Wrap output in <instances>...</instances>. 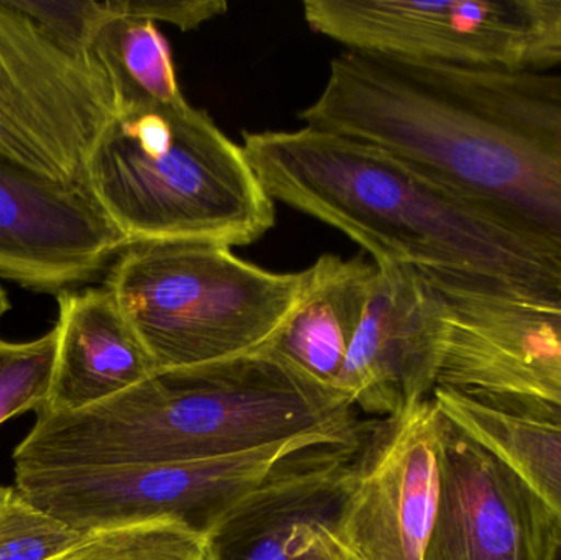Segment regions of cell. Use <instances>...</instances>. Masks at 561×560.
<instances>
[{
    "label": "cell",
    "mask_w": 561,
    "mask_h": 560,
    "mask_svg": "<svg viewBox=\"0 0 561 560\" xmlns=\"http://www.w3.org/2000/svg\"><path fill=\"white\" fill-rule=\"evenodd\" d=\"M527 23L524 69L561 65V0H517Z\"/></svg>",
    "instance_id": "cell-23"
},
{
    "label": "cell",
    "mask_w": 561,
    "mask_h": 560,
    "mask_svg": "<svg viewBox=\"0 0 561 560\" xmlns=\"http://www.w3.org/2000/svg\"><path fill=\"white\" fill-rule=\"evenodd\" d=\"M84 186L128 247L256 242L275 226L243 145L186 99L125 111L95 147Z\"/></svg>",
    "instance_id": "cell-4"
},
{
    "label": "cell",
    "mask_w": 561,
    "mask_h": 560,
    "mask_svg": "<svg viewBox=\"0 0 561 560\" xmlns=\"http://www.w3.org/2000/svg\"><path fill=\"white\" fill-rule=\"evenodd\" d=\"M358 430L304 434L250 453L186 462L15 470L36 508L79 535L173 516L210 536L273 483L356 449Z\"/></svg>",
    "instance_id": "cell-6"
},
{
    "label": "cell",
    "mask_w": 561,
    "mask_h": 560,
    "mask_svg": "<svg viewBox=\"0 0 561 560\" xmlns=\"http://www.w3.org/2000/svg\"><path fill=\"white\" fill-rule=\"evenodd\" d=\"M539 308L561 329V302L536 298Z\"/></svg>",
    "instance_id": "cell-25"
},
{
    "label": "cell",
    "mask_w": 561,
    "mask_h": 560,
    "mask_svg": "<svg viewBox=\"0 0 561 560\" xmlns=\"http://www.w3.org/2000/svg\"><path fill=\"white\" fill-rule=\"evenodd\" d=\"M421 272L444 305L437 387L517 398L561 413V329L536 298L467 273Z\"/></svg>",
    "instance_id": "cell-9"
},
{
    "label": "cell",
    "mask_w": 561,
    "mask_h": 560,
    "mask_svg": "<svg viewBox=\"0 0 561 560\" xmlns=\"http://www.w3.org/2000/svg\"><path fill=\"white\" fill-rule=\"evenodd\" d=\"M438 411L500 457L561 532V413L500 395L435 387Z\"/></svg>",
    "instance_id": "cell-17"
},
{
    "label": "cell",
    "mask_w": 561,
    "mask_h": 560,
    "mask_svg": "<svg viewBox=\"0 0 561 560\" xmlns=\"http://www.w3.org/2000/svg\"><path fill=\"white\" fill-rule=\"evenodd\" d=\"M58 332L30 342L0 339V424L26 411L38 413L49 397Z\"/></svg>",
    "instance_id": "cell-21"
},
{
    "label": "cell",
    "mask_w": 561,
    "mask_h": 560,
    "mask_svg": "<svg viewBox=\"0 0 561 560\" xmlns=\"http://www.w3.org/2000/svg\"><path fill=\"white\" fill-rule=\"evenodd\" d=\"M299 117L394 155L561 268V72L346 49Z\"/></svg>",
    "instance_id": "cell-1"
},
{
    "label": "cell",
    "mask_w": 561,
    "mask_h": 560,
    "mask_svg": "<svg viewBox=\"0 0 561 560\" xmlns=\"http://www.w3.org/2000/svg\"><path fill=\"white\" fill-rule=\"evenodd\" d=\"M313 32L355 52L470 68L519 69L527 23L517 0H306Z\"/></svg>",
    "instance_id": "cell-10"
},
{
    "label": "cell",
    "mask_w": 561,
    "mask_h": 560,
    "mask_svg": "<svg viewBox=\"0 0 561 560\" xmlns=\"http://www.w3.org/2000/svg\"><path fill=\"white\" fill-rule=\"evenodd\" d=\"M117 9L92 49L112 79L122 112L183 101L171 49L157 22L127 15L118 0Z\"/></svg>",
    "instance_id": "cell-18"
},
{
    "label": "cell",
    "mask_w": 561,
    "mask_h": 560,
    "mask_svg": "<svg viewBox=\"0 0 561 560\" xmlns=\"http://www.w3.org/2000/svg\"><path fill=\"white\" fill-rule=\"evenodd\" d=\"M59 560H220L213 536L173 516L85 535Z\"/></svg>",
    "instance_id": "cell-19"
},
{
    "label": "cell",
    "mask_w": 561,
    "mask_h": 560,
    "mask_svg": "<svg viewBox=\"0 0 561 560\" xmlns=\"http://www.w3.org/2000/svg\"><path fill=\"white\" fill-rule=\"evenodd\" d=\"M550 560H561V532L557 528L556 545H553Z\"/></svg>",
    "instance_id": "cell-27"
},
{
    "label": "cell",
    "mask_w": 561,
    "mask_h": 560,
    "mask_svg": "<svg viewBox=\"0 0 561 560\" xmlns=\"http://www.w3.org/2000/svg\"><path fill=\"white\" fill-rule=\"evenodd\" d=\"M310 270L312 278L302 298L259 352L310 384L342 395L336 384L365 315L376 265L363 256L343 260L329 253Z\"/></svg>",
    "instance_id": "cell-16"
},
{
    "label": "cell",
    "mask_w": 561,
    "mask_h": 560,
    "mask_svg": "<svg viewBox=\"0 0 561 560\" xmlns=\"http://www.w3.org/2000/svg\"><path fill=\"white\" fill-rule=\"evenodd\" d=\"M84 538L0 483V560H59Z\"/></svg>",
    "instance_id": "cell-20"
},
{
    "label": "cell",
    "mask_w": 561,
    "mask_h": 560,
    "mask_svg": "<svg viewBox=\"0 0 561 560\" xmlns=\"http://www.w3.org/2000/svg\"><path fill=\"white\" fill-rule=\"evenodd\" d=\"M330 532V528H329ZM330 536H332V533H330ZM333 539V536H332ZM333 546H335V560H356L353 559L352 556L348 555V552L343 551L342 548H340L339 545H336L335 539H333Z\"/></svg>",
    "instance_id": "cell-28"
},
{
    "label": "cell",
    "mask_w": 561,
    "mask_h": 560,
    "mask_svg": "<svg viewBox=\"0 0 561 560\" xmlns=\"http://www.w3.org/2000/svg\"><path fill=\"white\" fill-rule=\"evenodd\" d=\"M362 426L342 395L255 352L158 372L84 410L39 411L12 459L15 470L186 462Z\"/></svg>",
    "instance_id": "cell-3"
},
{
    "label": "cell",
    "mask_w": 561,
    "mask_h": 560,
    "mask_svg": "<svg viewBox=\"0 0 561 560\" xmlns=\"http://www.w3.org/2000/svg\"><path fill=\"white\" fill-rule=\"evenodd\" d=\"M127 247L84 184L49 180L0 153V278L58 296Z\"/></svg>",
    "instance_id": "cell-11"
},
{
    "label": "cell",
    "mask_w": 561,
    "mask_h": 560,
    "mask_svg": "<svg viewBox=\"0 0 561 560\" xmlns=\"http://www.w3.org/2000/svg\"><path fill=\"white\" fill-rule=\"evenodd\" d=\"M312 278L275 273L217 243H138L118 253L105 288L158 372L259 352Z\"/></svg>",
    "instance_id": "cell-5"
},
{
    "label": "cell",
    "mask_w": 561,
    "mask_h": 560,
    "mask_svg": "<svg viewBox=\"0 0 561 560\" xmlns=\"http://www.w3.org/2000/svg\"><path fill=\"white\" fill-rule=\"evenodd\" d=\"M55 329V372L48 401L39 411L84 410L158 374L153 358L105 286L58 295Z\"/></svg>",
    "instance_id": "cell-14"
},
{
    "label": "cell",
    "mask_w": 561,
    "mask_h": 560,
    "mask_svg": "<svg viewBox=\"0 0 561 560\" xmlns=\"http://www.w3.org/2000/svg\"><path fill=\"white\" fill-rule=\"evenodd\" d=\"M365 315L336 390L358 413L398 416L437 387L444 352V305L421 270L375 263Z\"/></svg>",
    "instance_id": "cell-12"
},
{
    "label": "cell",
    "mask_w": 561,
    "mask_h": 560,
    "mask_svg": "<svg viewBox=\"0 0 561 560\" xmlns=\"http://www.w3.org/2000/svg\"><path fill=\"white\" fill-rule=\"evenodd\" d=\"M118 3L127 15L171 23L181 30L196 28L229 9L220 0H118Z\"/></svg>",
    "instance_id": "cell-24"
},
{
    "label": "cell",
    "mask_w": 561,
    "mask_h": 560,
    "mask_svg": "<svg viewBox=\"0 0 561 560\" xmlns=\"http://www.w3.org/2000/svg\"><path fill=\"white\" fill-rule=\"evenodd\" d=\"M10 309L9 296L3 292L2 285H0V319L3 318L7 311Z\"/></svg>",
    "instance_id": "cell-26"
},
{
    "label": "cell",
    "mask_w": 561,
    "mask_h": 560,
    "mask_svg": "<svg viewBox=\"0 0 561 560\" xmlns=\"http://www.w3.org/2000/svg\"><path fill=\"white\" fill-rule=\"evenodd\" d=\"M440 472L424 560H550L557 526L549 513L500 457L444 414Z\"/></svg>",
    "instance_id": "cell-13"
},
{
    "label": "cell",
    "mask_w": 561,
    "mask_h": 560,
    "mask_svg": "<svg viewBox=\"0 0 561 560\" xmlns=\"http://www.w3.org/2000/svg\"><path fill=\"white\" fill-rule=\"evenodd\" d=\"M442 414L434 400L363 431L330 526L356 560H424L440 502Z\"/></svg>",
    "instance_id": "cell-8"
},
{
    "label": "cell",
    "mask_w": 561,
    "mask_h": 560,
    "mask_svg": "<svg viewBox=\"0 0 561 560\" xmlns=\"http://www.w3.org/2000/svg\"><path fill=\"white\" fill-rule=\"evenodd\" d=\"M19 5L69 52L92 53L102 26L117 15V0H16Z\"/></svg>",
    "instance_id": "cell-22"
},
{
    "label": "cell",
    "mask_w": 561,
    "mask_h": 560,
    "mask_svg": "<svg viewBox=\"0 0 561 560\" xmlns=\"http://www.w3.org/2000/svg\"><path fill=\"white\" fill-rule=\"evenodd\" d=\"M273 201L358 243L375 263L467 273L561 302V268L394 155L335 132H245Z\"/></svg>",
    "instance_id": "cell-2"
},
{
    "label": "cell",
    "mask_w": 561,
    "mask_h": 560,
    "mask_svg": "<svg viewBox=\"0 0 561 560\" xmlns=\"http://www.w3.org/2000/svg\"><path fill=\"white\" fill-rule=\"evenodd\" d=\"M121 112L94 52L62 48L16 0H0V153L49 180L84 184Z\"/></svg>",
    "instance_id": "cell-7"
},
{
    "label": "cell",
    "mask_w": 561,
    "mask_h": 560,
    "mask_svg": "<svg viewBox=\"0 0 561 560\" xmlns=\"http://www.w3.org/2000/svg\"><path fill=\"white\" fill-rule=\"evenodd\" d=\"M355 450L290 473L253 496L214 533L220 560H335L329 528Z\"/></svg>",
    "instance_id": "cell-15"
}]
</instances>
